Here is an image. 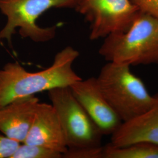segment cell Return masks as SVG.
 <instances>
[{"label": "cell", "instance_id": "obj_1", "mask_svg": "<svg viewBox=\"0 0 158 158\" xmlns=\"http://www.w3.org/2000/svg\"><path fill=\"white\" fill-rule=\"evenodd\" d=\"M79 52L71 46L63 49L50 66L28 71L17 62L6 63L0 70V108L12 102L54 88L70 86L81 78L73 69Z\"/></svg>", "mask_w": 158, "mask_h": 158}, {"label": "cell", "instance_id": "obj_2", "mask_svg": "<svg viewBox=\"0 0 158 158\" xmlns=\"http://www.w3.org/2000/svg\"><path fill=\"white\" fill-rule=\"evenodd\" d=\"M98 53L107 62L158 64V18L140 11L126 31L105 38Z\"/></svg>", "mask_w": 158, "mask_h": 158}, {"label": "cell", "instance_id": "obj_3", "mask_svg": "<svg viewBox=\"0 0 158 158\" xmlns=\"http://www.w3.org/2000/svg\"><path fill=\"white\" fill-rule=\"evenodd\" d=\"M130 66L107 62L96 77L106 98L123 123L145 113L157 100L141 79L133 73Z\"/></svg>", "mask_w": 158, "mask_h": 158}, {"label": "cell", "instance_id": "obj_4", "mask_svg": "<svg viewBox=\"0 0 158 158\" xmlns=\"http://www.w3.org/2000/svg\"><path fill=\"white\" fill-rule=\"evenodd\" d=\"M78 0H0V11L7 19L0 31V40L11 44L12 38L19 29V35L35 42H46L53 39L56 27L42 28L36 20L52 8H75Z\"/></svg>", "mask_w": 158, "mask_h": 158}, {"label": "cell", "instance_id": "obj_5", "mask_svg": "<svg viewBox=\"0 0 158 158\" xmlns=\"http://www.w3.org/2000/svg\"><path fill=\"white\" fill-rule=\"evenodd\" d=\"M62 128L68 149L102 146L103 134L73 96L69 86L48 91Z\"/></svg>", "mask_w": 158, "mask_h": 158}, {"label": "cell", "instance_id": "obj_6", "mask_svg": "<svg viewBox=\"0 0 158 158\" xmlns=\"http://www.w3.org/2000/svg\"><path fill=\"white\" fill-rule=\"evenodd\" d=\"M90 23V40L129 28L140 10L131 0H78L74 8Z\"/></svg>", "mask_w": 158, "mask_h": 158}, {"label": "cell", "instance_id": "obj_7", "mask_svg": "<svg viewBox=\"0 0 158 158\" xmlns=\"http://www.w3.org/2000/svg\"><path fill=\"white\" fill-rule=\"evenodd\" d=\"M69 87L103 135H111L118 129L123 121L102 94L96 77L81 79Z\"/></svg>", "mask_w": 158, "mask_h": 158}, {"label": "cell", "instance_id": "obj_8", "mask_svg": "<svg viewBox=\"0 0 158 158\" xmlns=\"http://www.w3.org/2000/svg\"><path fill=\"white\" fill-rule=\"evenodd\" d=\"M23 143L46 147L63 154L68 147L55 108L39 102L28 134Z\"/></svg>", "mask_w": 158, "mask_h": 158}, {"label": "cell", "instance_id": "obj_9", "mask_svg": "<svg viewBox=\"0 0 158 158\" xmlns=\"http://www.w3.org/2000/svg\"><path fill=\"white\" fill-rule=\"evenodd\" d=\"M40 100L35 96L12 102L0 108V132L23 143L32 124Z\"/></svg>", "mask_w": 158, "mask_h": 158}, {"label": "cell", "instance_id": "obj_10", "mask_svg": "<svg viewBox=\"0 0 158 158\" xmlns=\"http://www.w3.org/2000/svg\"><path fill=\"white\" fill-rule=\"evenodd\" d=\"M138 142H148L158 145V94L155 104L145 113L123 123L111 135L110 143L121 147Z\"/></svg>", "mask_w": 158, "mask_h": 158}, {"label": "cell", "instance_id": "obj_11", "mask_svg": "<svg viewBox=\"0 0 158 158\" xmlns=\"http://www.w3.org/2000/svg\"><path fill=\"white\" fill-rule=\"evenodd\" d=\"M103 158H158V145L138 142L118 147L110 143L104 147Z\"/></svg>", "mask_w": 158, "mask_h": 158}, {"label": "cell", "instance_id": "obj_12", "mask_svg": "<svg viewBox=\"0 0 158 158\" xmlns=\"http://www.w3.org/2000/svg\"><path fill=\"white\" fill-rule=\"evenodd\" d=\"M11 158H63V154L46 147L21 143Z\"/></svg>", "mask_w": 158, "mask_h": 158}, {"label": "cell", "instance_id": "obj_13", "mask_svg": "<svg viewBox=\"0 0 158 158\" xmlns=\"http://www.w3.org/2000/svg\"><path fill=\"white\" fill-rule=\"evenodd\" d=\"M104 147L68 149L63 158H103Z\"/></svg>", "mask_w": 158, "mask_h": 158}, {"label": "cell", "instance_id": "obj_14", "mask_svg": "<svg viewBox=\"0 0 158 158\" xmlns=\"http://www.w3.org/2000/svg\"><path fill=\"white\" fill-rule=\"evenodd\" d=\"M20 143L0 132V158H11Z\"/></svg>", "mask_w": 158, "mask_h": 158}, {"label": "cell", "instance_id": "obj_15", "mask_svg": "<svg viewBox=\"0 0 158 158\" xmlns=\"http://www.w3.org/2000/svg\"><path fill=\"white\" fill-rule=\"evenodd\" d=\"M142 12L158 19V0H131Z\"/></svg>", "mask_w": 158, "mask_h": 158}]
</instances>
